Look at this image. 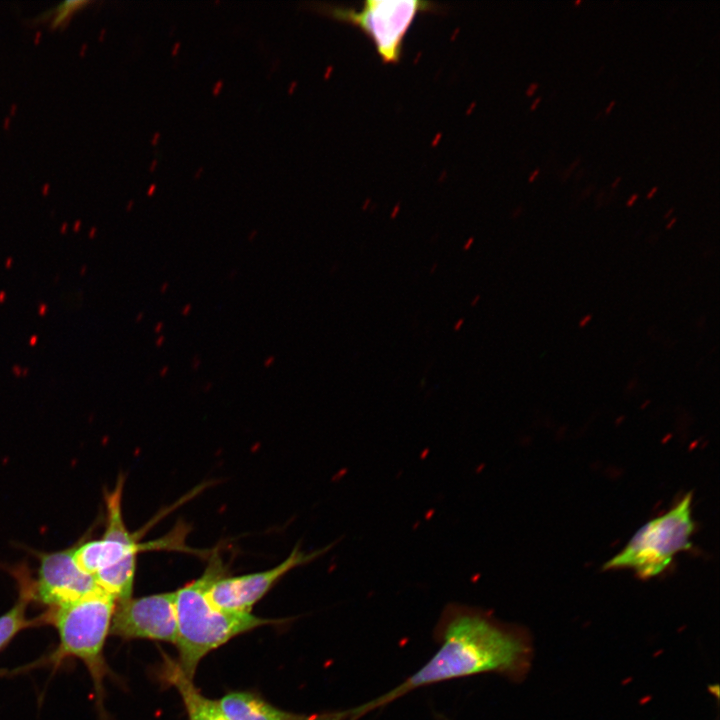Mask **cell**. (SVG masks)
<instances>
[{
  "label": "cell",
  "mask_w": 720,
  "mask_h": 720,
  "mask_svg": "<svg viewBox=\"0 0 720 720\" xmlns=\"http://www.w3.org/2000/svg\"><path fill=\"white\" fill-rule=\"evenodd\" d=\"M434 636L438 649L423 666L386 693L346 710L347 720H358L413 690L437 683L490 673L521 681L532 664L529 633L480 608L448 604Z\"/></svg>",
  "instance_id": "obj_1"
},
{
  "label": "cell",
  "mask_w": 720,
  "mask_h": 720,
  "mask_svg": "<svg viewBox=\"0 0 720 720\" xmlns=\"http://www.w3.org/2000/svg\"><path fill=\"white\" fill-rule=\"evenodd\" d=\"M222 575L224 568L221 560L212 559L201 577L175 591L177 663L190 679H193L198 664L210 651L239 634L279 622L251 613L224 611L214 606L207 597V590Z\"/></svg>",
  "instance_id": "obj_2"
},
{
  "label": "cell",
  "mask_w": 720,
  "mask_h": 720,
  "mask_svg": "<svg viewBox=\"0 0 720 720\" xmlns=\"http://www.w3.org/2000/svg\"><path fill=\"white\" fill-rule=\"evenodd\" d=\"M124 479L120 477L105 494L106 525L100 539L74 546L73 556L78 567L94 577L98 587L117 602L132 597L137 555L147 545L138 542L125 525L122 514Z\"/></svg>",
  "instance_id": "obj_3"
},
{
  "label": "cell",
  "mask_w": 720,
  "mask_h": 720,
  "mask_svg": "<svg viewBox=\"0 0 720 720\" xmlns=\"http://www.w3.org/2000/svg\"><path fill=\"white\" fill-rule=\"evenodd\" d=\"M117 601L102 589L69 604L49 608L40 622L53 625L59 636L58 649L51 659H80L99 690L106 673L104 645L110 634Z\"/></svg>",
  "instance_id": "obj_4"
},
{
  "label": "cell",
  "mask_w": 720,
  "mask_h": 720,
  "mask_svg": "<svg viewBox=\"0 0 720 720\" xmlns=\"http://www.w3.org/2000/svg\"><path fill=\"white\" fill-rule=\"evenodd\" d=\"M694 528L692 494L688 493L665 514L644 524L603 568L632 569L643 579L655 577L676 554L691 548Z\"/></svg>",
  "instance_id": "obj_5"
},
{
  "label": "cell",
  "mask_w": 720,
  "mask_h": 720,
  "mask_svg": "<svg viewBox=\"0 0 720 720\" xmlns=\"http://www.w3.org/2000/svg\"><path fill=\"white\" fill-rule=\"evenodd\" d=\"M317 12L358 27L373 42L385 64H396L402 56L404 38L419 13L438 10L436 3L421 0H366L360 10L315 3Z\"/></svg>",
  "instance_id": "obj_6"
},
{
  "label": "cell",
  "mask_w": 720,
  "mask_h": 720,
  "mask_svg": "<svg viewBox=\"0 0 720 720\" xmlns=\"http://www.w3.org/2000/svg\"><path fill=\"white\" fill-rule=\"evenodd\" d=\"M110 634L122 639H148L175 644V592L158 593L117 602Z\"/></svg>",
  "instance_id": "obj_7"
},
{
  "label": "cell",
  "mask_w": 720,
  "mask_h": 720,
  "mask_svg": "<svg viewBox=\"0 0 720 720\" xmlns=\"http://www.w3.org/2000/svg\"><path fill=\"white\" fill-rule=\"evenodd\" d=\"M331 546L306 553L297 545L283 562L271 569L241 576L222 575L210 584L207 597L214 606L221 610L251 613L252 607L280 578L292 569L319 557Z\"/></svg>",
  "instance_id": "obj_8"
},
{
  "label": "cell",
  "mask_w": 720,
  "mask_h": 720,
  "mask_svg": "<svg viewBox=\"0 0 720 720\" xmlns=\"http://www.w3.org/2000/svg\"><path fill=\"white\" fill-rule=\"evenodd\" d=\"M73 548L38 555L33 598L49 608L75 602L99 589L94 577L76 564Z\"/></svg>",
  "instance_id": "obj_9"
},
{
  "label": "cell",
  "mask_w": 720,
  "mask_h": 720,
  "mask_svg": "<svg viewBox=\"0 0 720 720\" xmlns=\"http://www.w3.org/2000/svg\"><path fill=\"white\" fill-rule=\"evenodd\" d=\"M218 701L228 720H344L343 711L313 715L293 713L247 691L230 692Z\"/></svg>",
  "instance_id": "obj_10"
},
{
  "label": "cell",
  "mask_w": 720,
  "mask_h": 720,
  "mask_svg": "<svg viewBox=\"0 0 720 720\" xmlns=\"http://www.w3.org/2000/svg\"><path fill=\"white\" fill-rule=\"evenodd\" d=\"M165 679L179 692L189 720H228L219 701L205 697L188 678L178 663L164 655Z\"/></svg>",
  "instance_id": "obj_11"
},
{
  "label": "cell",
  "mask_w": 720,
  "mask_h": 720,
  "mask_svg": "<svg viewBox=\"0 0 720 720\" xmlns=\"http://www.w3.org/2000/svg\"><path fill=\"white\" fill-rule=\"evenodd\" d=\"M19 584L17 602L6 613L0 616V650L3 649L21 630L33 625L34 621L27 619L26 611L29 602L33 599V581L21 568L15 574Z\"/></svg>",
  "instance_id": "obj_12"
},
{
  "label": "cell",
  "mask_w": 720,
  "mask_h": 720,
  "mask_svg": "<svg viewBox=\"0 0 720 720\" xmlns=\"http://www.w3.org/2000/svg\"><path fill=\"white\" fill-rule=\"evenodd\" d=\"M81 4L82 2L74 1L62 3L61 6L58 7L59 9H57L58 14L55 15L52 24L54 26H58L59 24H61L66 19V17H68V15Z\"/></svg>",
  "instance_id": "obj_13"
},
{
  "label": "cell",
  "mask_w": 720,
  "mask_h": 720,
  "mask_svg": "<svg viewBox=\"0 0 720 720\" xmlns=\"http://www.w3.org/2000/svg\"><path fill=\"white\" fill-rule=\"evenodd\" d=\"M592 320V315L587 314L584 317L581 318L579 321V327L584 328L590 321Z\"/></svg>",
  "instance_id": "obj_14"
},
{
  "label": "cell",
  "mask_w": 720,
  "mask_h": 720,
  "mask_svg": "<svg viewBox=\"0 0 720 720\" xmlns=\"http://www.w3.org/2000/svg\"><path fill=\"white\" fill-rule=\"evenodd\" d=\"M639 195L637 193L633 194L628 201L626 202V205L628 207H632L635 203V201L638 199Z\"/></svg>",
  "instance_id": "obj_15"
},
{
  "label": "cell",
  "mask_w": 720,
  "mask_h": 720,
  "mask_svg": "<svg viewBox=\"0 0 720 720\" xmlns=\"http://www.w3.org/2000/svg\"><path fill=\"white\" fill-rule=\"evenodd\" d=\"M537 88H538V84H537V83L531 84L530 87L528 88L527 92H526L527 95H528V96H532V95L534 94V92L537 90Z\"/></svg>",
  "instance_id": "obj_16"
},
{
  "label": "cell",
  "mask_w": 720,
  "mask_h": 720,
  "mask_svg": "<svg viewBox=\"0 0 720 720\" xmlns=\"http://www.w3.org/2000/svg\"><path fill=\"white\" fill-rule=\"evenodd\" d=\"M463 320H464V319H459V320L455 323V325H454V330H455V331H457V330L460 329V327H461L462 324H463Z\"/></svg>",
  "instance_id": "obj_17"
},
{
  "label": "cell",
  "mask_w": 720,
  "mask_h": 720,
  "mask_svg": "<svg viewBox=\"0 0 720 720\" xmlns=\"http://www.w3.org/2000/svg\"><path fill=\"white\" fill-rule=\"evenodd\" d=\"M657 189H658L657 186L653 187V188L651 189V191L647 194V198H648V199L652 198L653 195L656 193Z\"/></svg>",
  "instance_id": "obj_18"
},
{
  "label": "cell",
  "mask_w": 720,
  "mask_h": 720,
  "mask_svg": "<svg viewBox=\"0 0 720 720\" xmlns=\"http://www.w3.org/2000/svg\"><path fill=\"white\" fill-rule=\"evenodd\" d=\"M540 101H541V97H538V98L533 102V104H532V106H531V110H535Z\"/></svg>",
  "instance_id": "obj_19"
},
{
  "label": "cell",
  "mask_w": 720,
  "mask_h": 720,
  "mask_svg": "<svg viewBox=\"0 0 720 720\" xmlns=\"http://www.w3.org/2000/svg\"><path fill=\"white\" fill-rule=\"evenodd\" d=\"M538 173H539V168H537V169L533 172V174H532L531 177L529 178V181L532 182V181L537 177Z\"/></svg>",
  "instance_id": "obj_20"
},
{
  "label": "cell",
  "mask_w": 720,
  "mask_h": 720,
  "mask_svg": "<svg viewBox=\"0 0 720 720\" xmlns=\"http://www.w3.org/2000/svg\"><path fill=\"white\" fill-rule=\"evenodd\" d=\"M676 220H677L676 218H673V219L666 225V229H671V228L674 226V224L676 223Z\"/></svg>",
  "instance_id": "obj_21"
},
{
  "label": "cell",
  "mask_w": 720,
  "mask_h": 720,
  "mask_svg": "<svg viewBox=\"0 0 720 720\" xmlns=\"http://www.w3.org/2000/svg\"><path fill=\"white\" fill-rule=\"evenodd\" d=\"M480 300V295H476L473 301H471V306H475L477 302Z\"/></svg>",
  "instance_id": "obj_22"
},
{
  "label": "cell",
  "mask_w": 720,
  "mask_h": 720,
  "mask_svg": "<svg viewBox=\"0 0 720 720\" xmlns=\"http://www.w3.org/2000/svg\"><path fill=\"white\" fill-rule=\"evenodd\" d=\"M473 243V239H469V241L464 245V250H468L470 245Z\"/></svg>",
  "instance_id": "obj_23"
},
{
  "label": "cell",
  "mask_w": 720,
  "mask_h": 720,
  "mask_svg": "<svg viewBox=\"0 0 720 720\" xmlns=\"http://www.w3.org/2000/svg\"><path fill=\"white\" fill-rule=\"evenodd\" d=\"M614 104H615V101H612V102L609 104L608 108L606 109V113H607V114L610 113V111H611V109L613 108Z\"/></svg>",
  "instance_id": "obj_24"
},
{
  "label": "cell",
  "mask_w": 720,
  "mask_h": 720,
  "mask_svg": "<svg viewBox=\"0 0 720 720\" xmlns=\"http://www.w3.org/2000/svg\"><path fill=\"white\" fill-rule=\"evenodd\" d=\"M674 212V208H671L664 216V218H668L672 213Z\"/></svg>",
  "instance_id": "obj_25"
},
{
  "label": "cell",
  "mask_w": 720,
  "mask_h": 720,
  "mask_svg": "<svg viewBox=\"0 0 720 720\" xmlns=\"http://www.w3.org/2000/svg\"><path fill=\"white\" fill-rule=\"evenodd\" d=\"M620 180H621V177H618V178L616 179V181H614V182L612 183V187H613V188L616 187V186L618 185V182H619Z\"/></svg>",
  "instance_id": "obj_26"
},
{
  "label": "cell",
  "mask_w": 720,
  "mask_h": 720,
  "mask_svg": "<svg viewBox=\"0 0 720 720\" xmlns=\"http://www.w3.org/2000/svg\"><path fill=\"white\" fill-rule=\"evenodd\" d=\"M580 3H581L580 0H577V1L574 2L575 5H578V4H580Z\"/></svg>",
  "instance_id": "obj_27"
}]
</instances>
